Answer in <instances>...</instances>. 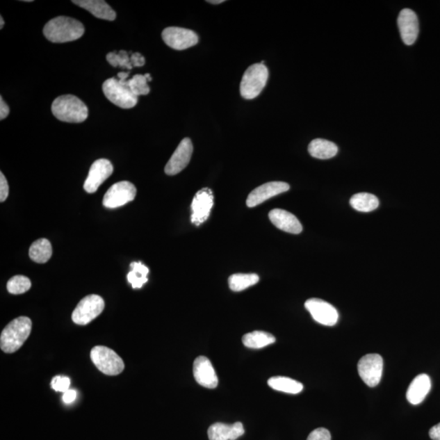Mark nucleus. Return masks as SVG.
Returning <instances> with one entry per match:
<instances>
[{"mask_svg": "<svg viewBox=\"0 0 440 440\" xmlns=\"http://www.w3.org/2000/svg\"><path fill=\"white\" fill-rule=\"evenodd\" d=\"M84 31L81 22L68 17L51 19L44 28V35L47 40L56 44L77 40L83 35Z\"/></svg>", "mask_w": 440, "mask_h": 440, "instance_id": "1", "label": "nucleus"}, {"mask_svg": "<svg viewBox=\"0 0 440 440\" xmlns=\"http://www.w3.org/2000/svg\"><path fill=\"white\" fill-rule=\"evenodd\" d=\"M32 323L26 316L14 319L3 329L0 337V348L6 353H13L22 347L29 338Z\"/></svg>", "mask_w": 440, "mask_h": 440, "instance_id": "2", "label": "nucleus"}, {"mask_svg": "<svg viewBox=\"0 0 440 440\" xmlns=\"http://www.w3.org/2000/svg\"><path fill=\"white\" fill-rule=\"evenodd\" d=\"M51 112L60 121L70 124H79L88 117L87 106L73 95H64L56 98L51 105Z\"/></svg>", "mask_w": 440, "mask_h": 440, "instance_id": "3", "label": "nucleus"}, {"mask_svg": "<svg viewBox=\"0 0 440 440\" xmlns=\"http://www.w3.org/2000/svg\"><path fill=\"white\" fill-rule=\"evenodd\" d=\"M268 70L263 63L250 66L241 79L240 92L241 97L247 100L256 98L266 86Z\"/></svg>", "mask_w": 440, "mask_h": 440, "instance_id": "4", "label": "nucleus"}, {"mask_svg": "<svg viewBox=\"0 0 440 440\" xmlns=\"http://www.w3.org/2000/svg\"><path fill=\"white\" fill-rule=\"evenodd\" d=\"M127 81L111 78L107 79L102 86L103 92L108 100L122 108H133L138 101V97L127 87Z\"/></svg>", "mask_w": 440, "mask_h": 440, "instance_id": "5", "label": "nucleus"}, {"mask_svg": "<svg viewBox=\"0 0 440 440\" xmlns=\"http://www.w3.org/2000/svg\"><path fill=\"white\" fill-rule=\"evenodd\" d=\"M91 359L98 370L106 375L116 376L124 370V361L111 348L95 347L91 351Z\"/></svg>", "mask_w": 440, "mask_h": 440, "instance_id": "6", "label": "nucleus"}, {"mask_svg": "<svg viewBox=\"0 0 440 440\" xmlns=\"http://www.w3.org/2000/svg\"><path fill=\"white\" fill-rule=\"evenodd\" d=\"M105 309V301L101 296L91 295L83 298L72 313L75 324L86 325L101 314Z\"/></svg>", "mask_w": 440, "mask_h": 440, "instance_id": "7", "label": "nucleus"}, {"mask_svg": "<svg viewBox=\"0 0 440 440\" xmlns=\"http://www.w3.org/2000/svg\"><path fill=\"white\" fill-rule=\"evenodd\" d=\"M358 373L366 385L375 387L380 384L383 371V359L380 355L368 354L358 362Z\"/></svg>", "mask_w": 440, "mask_h": 440, "instance_id": "8", "label": "nucleus"}, {"mask_svg": "<svg viewBox=\"0 0 440 440\" xmlns=\"http://www.w3.org/2000/svg\"><path fill=\"white\" fill-rule=\"evenodd\" d=\"M136 188L133 184L121 181L113 184L106 192L103 199V205L106 208H117L135 199Z\"/></svg>", "mask_w": 440, "mask_h": 440, "instance_id": "9", "label": "nucleus"}, {"mask_svg": "<svg viewBox=\"0 0 440 440\" xmlns=\"http://www.w3.org/2000/svg\"><path fill=\"white\" fill-rule=\"evenodd\" d=\"M162 36L165 44L174 50H186L198 42L195 32L181 27L165 28Z\"/></svg>", "mask_w": 440, "mask_h": 440, "instance_id": "10", "label": "nucleus"}, {"mask_svg": "<svg viewBox=\"0 0 440 440\" xmlns=\"http://www.w3.org/2000/svg\"><path fill=\"white\" fill-rule=\"evenodd\" d=\"M214 206V195L211 189L204 188L196 193L192 202L191 221L193 225L200 226L208 220Z\"/></svg>", "mask_w": 440, "mask_h": 440, "instance_id": "11", "label": "nucleus"}, {"mask_svg": "<svg viewBox=\"0 0 440 440\" xmlns=\"http://www.w3.org/2000/svg\"><path fill=\"white\" fill-rule=\"evenodd\" d=\"M305 307L316 323L326 326H333L338 323L339 312L327 302L310 299L305 302Z\"/></svg>", "mask_w": 440, "mask_h": 440, "instance_id": "12", "label": "nucleus"}, {"mask_svg": "<svg viewBox=\"0 0 440 440\" xmlns=\"http://www.w3.org/2000/svg\"><path fill=\"white\" fill-rule=\"evenodd\" d=\"M113 172V167L110 161L104 158L97 160L90 168L88 177L84 183V190L88 193H96Z\"/></svg>", "mask_w": 440, "mask_h": 440, "instance_id": "13", "label": "nucleus"}, {"mask_svg": "<svg viewBox=\"0 0 440 440\" xmlns=\"http://www.w3.org/2000/svg\"><path fill=\"white\" fill-rule=\"evenodd\" d=\"M193 147L189 138L184 139L165 167V172L168 176H174L187 167L190 162Z\"/></svg>", "mask_w": 440, "mask_h": 440, "instance_id": "14", "label": "nucleus"}, {"mask_svg": "<svg viewBox=\"0 0 440 440\" xmlns=\"http://www.w3.org/2000/svg\"><path fill=\"white\" fill-rule=\"evenodd\" d=\"M290 189V186L287 183L274 181L263 184L254 189L248 196L247 204L248 207H254L262 204L263 202L279 195V194L286 193Z\"/></svg>", "mask_w": 440, "mask_h": 440, "instance_id": "15", "label": "nucleus"}, {"mask_svg": "<svg viewBox=\"0 0 440 440\" xmlns=\"http://www.w3.org/2000/svg\"><path fill=\"white\" fill-rule=\"evenodd\" d=\"M398 26L405 44H414L419 34V23L416 13L409 8L403 9L398 17Z\"/></svg>", "mask_w": 440, "mask_h": 440, "instance_id": "16", "label": "nucleus"}, {"mask_svg": "<svg viewBox=\"0 0 440 440\" xmlns=\"http://www.w3.org/2000/svg\"><path fill=\"white\" fill-rule=\"evenodd\" d=\"M193 375L198 384L214 389L219 380L210 359L206 357H198L193 363Z\"/></svg>", "mask_w": 440, "mask_h": 440, "instance_id": "17", "label": "nucleus"}, {"mask_svg": "<svg viewBox=\"0 0 440 440\" xmlns=\"http://www.w3.org/2000/svg\"><path fill=\"white\" fill-rule=\"evenodd\" d=\"M269 220L272 223L286 233L300 234L302 231V226L297 217L291 213L281 209L272 210L269 213Z\"/></svg>", "mask_w": 440, "mask_h": 440, "instance_id": "18", "label": "nucleus"}, {"mask_svg": "<svg viewBox=\"0 0 440 440\" xmlns=\"http://www.w3.org/2000/svg\"><path fill=\"white\" fill-rule=\"evenodd\" d=\"M432 388V381L427 375H420L414 378L407 391V400L410 404L417 405L425 400Z\"/></svg>", "mask_w": 440, "mask_h": 440, "instance_id": "19", "label": "nucleus"}, {"mask_svg": "<svg viewBox=\"0 0 440 440\" xmlns=\"http://www.w3.org/2000/svg\"><path fill=\"white\" fill-rule=\"evenodd\" d=\"M245 433L243 423L233 425L217 423L208 429V437L210 440H236Z\"/></svg>", "mask_w": 440, "mask_h": 440, "instance_id": "20", "label": "nucleus"}, {"mask_svg": "<svg viewBox=\"0 0 440 440\" xmlns=\"http://www.w3.org/2000/svg\"><path fill=\"white\" fill-rule=\"evenodd\" d=\"M72 2L86 9L97 18L108 21H115L116 19L115 10L103 0H74Z\"/></svg>", "mask_w": 440, "mask_h": 440, "instance_id": "21", "label": "nucleus"}, {"mask_svg": "<svg viewBox=\"0 0 440 440\" xmlns=\"http://www.w3.org/2000/svg\"><path fill=\"white\" fill-rule=\"evenodd\" d=\"M338 146L333 142L316 139L311 142L309 146V152L311 157L318 159H329L337 155Z\"/></svg>", "mask_w": 440, "mask_h": 440, "instance_id": "22", "label": "nucleus"}, {"mask_svg": "<svg viewBox=\"0 0 440 440\" xmlns=\"http://www.w3.org/2000/svg\"><path fill=\"white\" fill-rule=\"evenodd\" d=\"M29 255L33 261L38 263H45L53 255V247L49 240L41 238L31 245Z\"/></svg>", "mask_w": 440, "mask_h": 440, "instance_id": "23", "label": "nucleus"}, {"mask_svg": "<svg viewBox=\"0 0 440 440\" xmlns=\"http://www.w3.org/2000/svg\"><path fill=\"white\" fill-rule=\"evenodd\" d=\"M272 389L288 394H299L304 389L302 383L286 377H273L268 381Z\"/></svg>", "mask_w": 440, "mask_h": 440, "instance_id": "24", "label": "nucleus"}, {"mask_svg": "<svg viewBox=\"0 0 440 440\" xmlns=\"http://www.w3.org/2000/svg\"><path fill=\"white\" fill-rule=\"evenodd\" d=\"M350 204L355 210L361 212H371L377 209L380 206V201L373 194L368 193H359L350 200Z\"/></svg>", "mask_w": 440, "mask_h": 440, "instance_id": "25", "label": "nucleus"}, {"mask_svg": "<svg viewBox=\"0 0 440 440\" xmlns=\"http://www.w3.org/2000/svg\"><path fill=\"white\" fill-rule=\"evenodd\" d=\"M276 342V339L271 334L263 331H254L243 336V343L245 347L252 349H260Z\"/></svg>", "mask_w": 440, "mask_h": 440, "instance_id": "26", "label": "nucleus"}, {"mask_svg": "<svg viewBox=\"0 0 440 440\" xmlns=\"http://www.w3.org/2000/svg\"><path fill=\"white\" fill-rule=\"evenodd\" d=\"M149 268L141 262L131 263V271L127 274V281L131 284L132 288H140L148 282Z\"/></svg>", "mask_w": 440, "mask_h": 440, "instance_id": "27", "label": "nucleus"}, {"mask_svg": "<svg viewBox=\"0 0 440 440\" xmlns=\"http://www.w3.org/2000/svg\"><path fill=\"white\" fill-rule=\"evenodd\" d=\"M259 282L257 274H234L229 279V285L231 291L240 292L250 286H253Z\"/></svg>", "mask_w": 440, "mask_h": 440, "instance_id": "28", "label": "nucleus"}, {"mask_svg": "<svg viewBox=\"0 0 440 440\" xmlns=\"http://www.w3.org/2000/svg\"><path fill=\"white\" fill-rule=\"evenodd\" d=\"M148 82L145 75L136 74L133 78L127 80V85L131 92L138 97L139 96H145V95L149 93L150 88Z\"/></svg>", "mask_w": 440, "mask_h": 440, "instance_id": "29", "label": "nucleus"}, {"mask_svg": "<svg viewBox=\"0 0 440 440\" xmlns=\"http://www.w3.org/2000/svg\"><path fill=\"white\" fill-rule=\"evenodd\" d=\"M31 288L29 278L21 275L13 277L8 282L7 288L12 295H22Z\"/></svg>", "mask_w": 440, "mask_h": 440, "instance_id": "30", "label": "nucleus"}, {"mask_svg": "<svg viewBox=\"0 0 440 440\" xmlns=\"http://www.w3.org/2000/svg\"><path fill=\"white\" fill-rule=\"evenodd\" d=\"M106 59L108 63L113 66V67L120 66V67L127 70H131L133 68L131 64V58L129 53L124 50H121L120 53L112 51V53L107 54Z\"/></svg>", "mask_w": 440, "mask_h": 440, "instance_id": "31", "label": "nucleus"}, {"mask_svg": "<svg viewBox=\"0 0 440 440\" xmlns=\"http://www.w3.org/2000/svg\"><path fill=\"white\" fill-rule=\"evenodd\" d=\"M51 388L56 391L65 392L70 390V380L67 377L56 376L51 382Z\"/></svg>", "mask_w": 440, "mask_h": 440, "instance_id": "32", "label": "nucleus"}, {"mask_svg": "<svg viewBox=\"0 0 440 440\" xmlns=\"http://www.w3.org/2000/svg\"><path fill=\"white\" fill-rule=\"evenodd\" d=\"M307 440H331V434L327 429L317 428L311 432Z\"/></svg>", "mask_w": 440, "mask_h": 440, "instance_id": "33", "label": "nucleus"}, {"mask_svg": "<svg viewBox=\"0 0 440 440\" xmlns=\"http://www.w3.org/2000/svg\"><path fill=\"white\" fill-rule=\"evenodd\" d=\"M9 193V187L7 179L4 174L0 173V202H3L7 199Z\"/></svg>", "mask_w": 440, "mask_h": 440, "instance_id": "34", "label": "nucleus"}, {"mask_svg": "<svg viewBox=\"0 0 440 440\" xmlns=\"http://www.w3.org/2000/svg\"><path fill=\"white\" fill-rule=\"evenodd\" d=\"M131 64L132 67H141L145 65V59L140 54L135 53L131 56Z\"/></svg>", "mask_w": 440, "mask_h": 440, "instance_id": "35", "label": "nucleus"}, {"mask_svg": "<svg viewBox=\"0 0 440 440\" xmlns=\"http://www.w3.org/2000/svg\"><path fill=\"white\" fill-rule=\"evenodd\" d=\"M77 392L74 390H68L64 392L63 400L65 404H71L76 400Z\"/></svg>", "mask_w": 440, "mask_h": 440, "instance_id": "36", "label": "nucleus"}, {"mask_svg": "<svg viewBox=\"0 0 440 440\" xmlns=\"http://www.w3.org/2000/svg\"><path fill=\"white\" fill-rule=\"evenodd\" d=\"M9 107L3 101V97H0V120H3L4 118H6L9 115Z\"/></svg>", "mask_w": 440, "mask_h": 440, "instance_id": "37", "label": "nucleus"}, {"mask_svg": "<svg viewBox=\"0 0 440 440\" xmlns=\"http://www.w3.org/2000/svg\"><path fill=\"white\" fill-rule=\"evenodd\" d=\"M429 435L430 439L433 440H440V423L434 425V427L430 430Z\"/></svg>", "mask_w": 440, "mask_h": 440, "instance_id": "38", "label": "nucleus"}, {"mask_svg": "<svg viewBox=\"0 0 440 440\" xmlns=\"http://www.w3.org/2000/svg\"><path fill=\"white\" fill-rule=\"evenodd\" d=\"M129 74V72H120L117 74V78L120 79V81H127Z\"/></svg>", "mask_w": 440, "mask_h": 440, "instance_id": "39", "label": "nucleus"}, {"mask_svg": "<svg viewBox=\"0 0 440 440\" xmlns=\"http://www.w3.org/2000/svg\"><path fill=\"white\" fill-rule=\"evenodd\" d=\"M0 22H1L0 23V29H2V28L4 26V21H3V17H0Z\"/></svg>", "mask_w": 440, "mask_h": 440, "instance_id": "40", "label": "nucleus"}, {"mask_svg": "<svg viewBox=\"0 0 440 440\" xmlns=\"http://www.w3.org/2000/svg\"><path fill=\"white\" fill-rule=\"evenodd\" d=\"M208 2L211 3L218 4V3H223L225 1H223V0H222V1H221V0H220V1H208Z\"/></svg>", "mask_w": 440, "mask_h": 440, "instance_id": "41", "label": "nucleus"}]
</instances>
